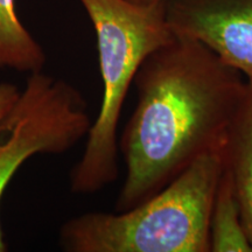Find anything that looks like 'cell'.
Returning <instances> with one entry per match:
<instances>
[{
    "instance_id": "52a82bcc",
    "label": "cell",
    "mask_w": 252,
    "mask_h": 252,
    "mask_svg": "<svg viewBox=\"0 0 252 252\" xmlns=\"http://www.w3.org/2000/svg\"><path fill=\"white\" fill-rule=\"evenodd\" d=\"M46 62L45 50L18 17L15 0H0V69L34 74Z\"/></svg>"
},
{
    "instance_id": "ba28073f",
    "label": "cell",
    "mask_w": 252,
    "mask_h": 252,
    "mask_svg": "<svg viewBox=\"0 0 252 252\" xmlns=\"http://www.w3.org/2000/svg\"><path fill=\"white\" fill-rule=\"evenodd\" d=\"M210 252H252L234 186L223 165L209 220Z\"/></svg>"
},
{
    "instance_id": "5b68a950",
    "label": "cell",
    "mask_w": 252,
    "mask_h": 252,
    "mask_svg": "<svg viewBox=\"0 0 252 252\" xmlns=\"http://www.w3.org/2000/svg\"><path fill=\"white\" fill-rule=\"evenodd\" d=\"M166 15L175 35L200 41L252 80V0H168Z\"/></svg>"
},
{
    "instance_id": "9c48e42d",
    "label": "cell",
    "mask_w": 252,
    "mask_h": 252,
    "mask_svg": "<svg viewBox=\"0 0 252 252\" xmlns=\"http://www.w3.org/2000/svg\"><path fill=\"white\" fill-rule=\"evenodd\" d=\"M21 90L12 83H0V137L8 131L9 123L15 106L20 98Z\"/></svg>"
},
{
    "instance_id": "277c9868",
    "label": "cell",
    "mask_w": 252,
    "mask_h": 252,
    "mask_svg": "<svg viewBox=\"0 0 252 252\" xmlns=\"http://www.w3.org/2000/svg\"><path fill=\"white\" fill-rule=\"evenodd\" d=\"M84 97L68 82L42 71L30 74L0 144V202L15 172L35 154H62L89 133ZM7 251L0 224V252Z\"/></svg>"
},
{
    "instance_id": "3957f363",
    "label": "cell",
    "mask_w": 252,
    "mask_h": 252,
    "mask_svg": "<svg viewBox=\"0 0 252 252\" xmlns=\"http://www.w3.org/2000/svg\"><path fill=\"white\" fill-rule=\"evenodd\" d=\"M94 30L103 96L83 156L70 173L74 194L90 195L118 178V123L135 74L151 53L173 33L166 2L139 5L128 0H78Z\"/></svg>"
},
{
    "instance_id": "8992f818",
    "label": "cell",
    "mask_w": 252,
    "mask_h": 252,
    "mask_svg": "<svg viewBox=\"0 0 252 252\" xmlns=\"http://www.w3.org/2000/svg\"><path fill=\"white\" fill-rule=\"evenodd\" d=\"M223 165L234 186L242 222L252 247V80H248L247 98L223 150Z\"/></svg>"
},
{
    "instance_id": "30bf717a",
    "label": "cell",
    "mask_w": 252,
    "mask_h": 252,
    "mask_svg": "<svg viewBox=\"0 0 252 252\" xmlns=\"http://www.w3.org/2000/svg\"><path fill=\"white\" fill-rule=\"evenodd\" d=\"M128 1L135 2V4H139V5H156V4L167 2L168 0H128Z\"/></svg>"
},
{
    "instance_id": "7a4b0ae2",
    "label": "cell",
    "mask_w": 252,
    "mask_h": 252,
    "mask_svg": "<svg viewBox=\"0 0 252 252\" xmlns=\"http://www.w3.org/2000/svg\"><path fill=\"white\" fill-rule=\"evenodd\" d=\"M223 169V150L204 154L139 206L87 213L60 230L68 252H210L209 220Z\"/></svg>"
},
{
    "instance_id": "6da1fadb",
    "label": "cell",
    "mask_w": 252,
    "mask_h": 252,
    "mask_svg": "<svg viewBox=\"0 0 252 252\" xmlns=\"http://www.w3.org/2000/svg\"><path fill=\"white\" fill-rule=\"evenodd\" d=\"M118 149L126 178L115 212L139 206L204 154L224 150L248 81L200 41L175 35L144 60Z\"/></svg>"
}]
</instances>
